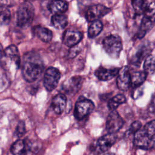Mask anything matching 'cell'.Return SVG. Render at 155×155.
Here are the masks:
<instances>
[{
  "label": "cell",
  "instance_id": "22",
  "mask_svg": "<svg viewBox=\"0 0 155 155\" xmlns=\"http://www.w3.org/2000/svg\"><path fill=\"white\" fill-rule=\"evenodd\" d=\"M51 24L57 29L64 28L68 23L67 17L62 14L53 15L51 19Z\"/></svg>",
  "mask_w": 155,
  "mask_h": 155
},
{
  "label": "cell",
  "instance_id": "24",
  "mask_svg": "<svg viewBox=\"0 0 155 155\" xmlns=\"http://www.w3.org/2000/svg\"><path fill=\"white\" fill-rule=\"evenodd\" d=\"M144 71L147 74H152L155 73V56L150 55L147 57L143 64Z\"/></svg>",
  "mask_w": 155,
  "mask_h": 155
},
{
  "label": "cell",
  "instance_id": "5",
  "mask_svg": "<svg viewBox=\"0 0 155 155\" xmlns=\"http://www.w3.org/2000/svg\"><path fill=\"white\" fill-rule=\"evenodd\" d=\"M106 53L113 58H117L122 48L120 38L117 35H110L106 37L102 42Z\"/></svg>",
  "mask_w": 155,
  "mask_h": 155
},
{
  "label": "cell",
  "instance_id": "4",
  "mask_svg": "<svg viewBox=\"0 0 155 155\" xmlns=\"http://www.w3.org/2000/svg\"><path fill=\"white\" fill-rule=\"evenodd\" d=\"M35 15V10L32 4L27 1L19 6L16 13V21L18 26L25 27L32 22Z\"/></svg>",
  "mask_w": 155,
  "mask_h": 155
},
{
  "label": "cell",
  "instance_id": "33",
  "mask_svg": "<svg viewBox=\"0 0 155 155\" xmlns=\"http://www.w3.org/2000/svg\"><path fill=\"white\" fill-rule=\"evenodd\" d=\"M13 0H0V4H1V6H9V5H13Z\"/></svg>",
  "mask_w": 155,
  "mask_h": 155
},
{
  "label": "cell",
  "instance_id": "30",
  "mask_svg": "<svg viewBox=\"0 0 155 155\" xmlns=\"http://www.w3.org/2000/svg\"><path fill=\"white\" fill-rule=\"evenodd\" d=\"M141 127H142V123L139 120H136L131 124L128 130H127V133H128V134H134L139 130L140 129Z\"/></svg>",
  "mask_w": 155,
  "mask_h": 155
},
{
  "label": "cell",
  "instance_id": "1",
  "mask_svg": "<svg viewBox=\"0 0 155 155\" xmlns=\"http://www.w3.org/2000/svg\"><path fill=\"white\" fill-rule=\"evenodd\" d=\"M44 64L42 60L36 52L29 51L23 56L22 74L28 82H33L42 73Z\"/></svg>",
  "mask_w": 155,
  "mask_h": 155
},
{
  "label": "cell",
  "instance_id": "2",
  "mask_svg": "<svg viewBox=\"0 0 155 155\" xmlns=\"http://www.w3.org/2000/svg\"><path fill=\"white\" fill-rule=\"evenodd\" d=\"M155 133V120L147 123L142 128L139 130L134 136L133 143L138 148L148 150L153 135Z\"/></svg>",
  "mask_w": 155,
  "mask_h": 155
},
{
  "label": "cell",
  "instance_id": "19",
  "mask_svg": "<svg viewBox=\"0 0 155 155\" xmlns=\"http://www.w3.org/2000/svg\"><path fill=\"white\" fill-rule=\"evenodd\" d=\"M29 150L27 143L24 140H17L10 148V151L13 155H27Z\"/></svg>",
  "mask_w": 155,
  "mask_h": 155
},
{
  "label": "cell",
  "instance_id": "36",
  "mask_svg": "<svg viewBox=\"0 0 155 155\" xmlns=\"http://www.w3.org/2000/svg\"><path fill=\"white\" fill-rule=\"evenodd\" d=\"M104 155H116V154L114 153H107V154H105Z\"/></svg>",
  "mask_w": 155,
  "mask_h": 155
},
{
  "label": "cell",
  "instance_id": "12",
  "mask_svg": "<svg viewBox=\"0 0 155 155\" xmlns=\"http://www.w3.org/2000/svg\"><path fill=\"white\" fill-rule=\"evenodd\" d=\"M116 79L117 87L123 91H126L131 85V74L128 67H124L119 69Z\"/></svg>",
  "mask_w": 155,
  "mask_h": 155
},
{
  "label": "cell",
  "instance_id": "10",
  "mask_svg": "<svg viewBox=\"0 0 155 155\" xmlns=\"http://www.w3.org/2000/svg\"><path fill=\"white\" fill-rule=\"evenodd\" d=\"M110 12V9L101 4L90 6L86 12L85 18L88 22L97 21Z\"/></svg>",
  "mask_w": 155,
  "mask_h": 155
},
{
  "label": "cell",
  "instance_id": "31",
  "mask_svg": "<svg viewBox=\"0 0 155 155\" xmlns=\"http://www.w3.org/2000/svg\"><path fill=\"white\" fill-rule=\"evenodd\" d=\"M81 47L78 44L71 47L68 53V57L70 58H73L78 54V53L81 51Z\"/></svg>",
  "mask_w": 155,
  "mask_h": 155
},
{
  "label": "cell",
  "instance_id": "34",
  "mask_svg": "<svg viewBox=\"0 0 155 155\" xmlns=\"http://www.w3.org/2000/svg\"><path fill=\"white\" fill-rule=\"evenodd\" d=\"M150 149L155 150V133L153 135L150 144Z\"/></svg>",
  "mask_w": 155,
  "mask_h": 155
},
{
  "label": "cell",
  "instance_id": "14",
  "mask_svg": "<svg viewBox=\"0 0 155 155\" xmlns=\"http://www.w3.org/2000/svg\"><path fill=\"white\" fill-rule=\"evenodd\" d=\"M119 69L118 68H107L100 67L95 71L96 76L101 81H108L113 79L119 73Z\"/></svg>",
  "mask_w": 155,
  "mask_h": 155
},
{
  "label": "cell",
  "instance_id": "29",
  "mask_svg": "<svg viewBox=\"0 0 155 155\" xmlns=\"http://www.w3.org/2000/svg\"><path fill=\"white\" fill-rule=\"evenodd\" d=\"M143 13L146 17H153L155 14V2H151L147 5Z\"/></svg>",
  "mask_w": 155,
  "mask_h": 155
},
{
  "label": "cell",
  "instance_id": "32",
  "mask_svg": "<svg viewBox=\"0 0 155 155\" xmlns=\"http://www.w3.org/2000/svg\"><path fill=\"white\" fill-rule=\"evenodd\" d=\"M148 111L153 114H155V93L153 94L148 105Z\"/></svg>",
  "mask_w": 155,
  "mask_h": 155
},
{
  "label": "cell",
  "instance_id": "3",
  "mask_svg": "<svg viewBox=\"0 0 155 155\" xmlns=\"http://www.w3.org/2000/svg\"><path fill=\"white\" fill-rule=\"evenodd\" d=\"M0 61L2 67L5 70H10L12 67L15 70H18L20 66V56L18 48L14 45L7 47L4 50Z\"/></svg>",
  "mask_w": 155,
  "mask_h": 155
},
{
  "label": "cell",
  "instance_id": "26",
  "mask_svg": "<svg viewBox=\"0 0 155 155\" xmlns=\"http://www.w3.org/2000/svg\"><path fill=\"white\" fill-rule=\"evenodd\" d=\"M11 19V13L10 10L5 6L0 7V25H7Z\"/></svg>",
  "mask_w": 155,
  "mask_h": 155
},
{
  "label": "cell",
  "instance_id": "15",
  "mask_svg": "<svg viewBox=\"0 0 155 155\" xmlns=\"http://www.w3.org/2000/svg\"><path fill=\"white\" fill-rule=\"evenodd\" d=\"M67 104V98L64 94H58L52 100L51 107L54 112L57 114H61L64 111Z\"/></svg>",
  "mask_w": 155,
  "mask_h": 155
},
{
  "label": "cell",
  "instance_id": "35",
  "mask_svg": "<svg viewBox=\"0 0 155 155\" xmlns=\"http://www.w3.org/2000/svg\"><path fill=\"white\" fill-rule=\"evenodd\" d=\"M3 53H4V50H3V47H2V45H1V44L0 43V60H1V58L2 57Z\"/></svg>",
  "mask_w": 155,
  "mask_h": 155
},
{
  "label": "cell",
  "instance_id": "18",
  "mask_svg": "<svg viewBox=\"0 0 155 155\" xmlns=\"http://www.w3.org/2000/svg\"><path fill=\"white\" fill-rule=\"evenodd\" d=\"M33 31L34 35L44 42H48L52 39V31L47 28L40 25H37L33 28Z\"/></svg>",
  "mask_w": 155,
  "mask_h": 155
},
{
  "label": "cell",
  "instance_id": "23",
  "mask_svg": "<svg viewBox=\"0 0 155 155\" xmlns=\"http://www.w3.org/2000/svg\"><path fill=\"white\" fill-rule=\"evenodd\" d=\"M103 28L102 23L97 20L92 22L88 30V36L90 38L96 37L101 32Z\"/></svg>",
  "mask_w": 155,
  "mask_h": 155
},
{
  "label": "cell",
  "instance_id": "25",
  "mask_svg": "<svg viewBox=\"0 0 155 155\" xmlns=\"http://www.w3.org/2000/svg\"><path fill=\"white\" fill-rule=\"evenodd\" d=\"M126 102V98L123 94H119L112 97L108 102V107L111 110H114L120 105Z\"/></svg>",
  "mask_w": 155,
  "mask_h": 155
},
{
  "label": "cell",
  "instance_id": "17",
  "mask_svg": "<svg viewBox=\"0 0 155 155\" xmlns=\"http://www.w3.org/2000/svg\"><path fill=\"white\" fill-rule=\"evenodd\" d=\"M48 10L53 15L62 14L68 9V4L63 0H54L48 5Z\"/></svg>",
  "mask_w": 155,
  "mask_h": 155
},
{
  "label": "cell",
  "instance_id": "20",
  "mask_svg": "<svg viewBox=\"0 0 155 155\" xmlns=\"http://www.w3.org/2000/svg\"><path fill=\"white\" fill-rule=\"evenodd\" d=\"M151 49L147 45H142L136 52L132 59V64L136 66H139L144 58L150 53Z\"/></svg>",
  "mask_w": 155,
  "mask_h": 155
},
{
  "label": "cell",
  "instance_id": "11",
  "mask_svg": "<svg viewBox=\"0 0 155 155\" xmlns=\"http://www.w3.org/2000/svg\"><path fill=\"white\" fill-rule=\"evenodd\" d=\"M82 82L83 78L81 76H73L62 84V88L66 94L73 95L81 89Z\"/></svg>",
  "mask_w": 155,
  "mask_h": 155
},
{
  "label": "cell",
  "instance_id": "28",
  "mask_svg": "<svg viewBox=\"0 0 155 155\" xmlns=\"http://www.w3.org/2000/svg\"><path fill=\"white\" fill-rule=\"evenodd\" d=\"M25 133V125L23 121H19L16 127L15 131V135L18 137H20L22 136Z\"/></svg>",
  "mask_w": 155,
  "mask_h": 155
},
{
  "label": "cell",
  "instance_id": "7",
  "mask_svg": "<svg viewBox=\"0 0 155 155\" xmlns=\"http://www.w3.org/2000/svg\"><path fill=\"white\" fill-rule=\"evenodd\" d=\"M116 136L114 134L108 133L99 138L90 147L91 151L96 155L107 151L116 142Z\"/></svg>",
  "mask_w": 155,
  "mask_h": 155
},
{
  "label": "cell",
  "instance_id": "16",
  "mask_svg": "<svg viewBox=\"0 0 155 155\" xmlns=\"http://www.w3.org/2000/svg\"><path fill=\"white\" fill-rule=\"evenodd\" d=\"M155 24V18L153 17L144 16L142 20L139 30L137 32V36L138 38L141 39L153 27Z\"/></svg>",
  "mask_w": 155,
  "mask_h": 155
},
{
  "label": "cell",
  "instance_id": "21",
  "mask_svg": "<svg viewBox=\"0 0 155 155\" xmlns=\"http://www.w3.org/2000/svg\"><path fill=\"white\" fill-rule=\"evenodd\" d=\"M147 74L145 71H134L131 74V85L134 87H140L145 81Z\"/></svg>",
  "mask_w": 155,
  "mask_h": 155
},
{
  "label": "cell",
  "instance_id": "9",
  "mask_svg": "<svg viewBox=\"0 0 155 155\" xmlns=\"http://www.w3.org/2000/svg\"><path fill=\"white\" fill-rule=\"evenodd\" d=\"M124 124V121L118 112L112 110L107 117L106 128L109 133L114 134L122 127Z\"/></svg>",
  "mask_w": 155,
  "mask_h": 155
},
{
  "label": "cell",
  "instance_id": "13",
  "mask_svg": "<svg viewBox=\"0 0 155 155\" xmlns=\"http://www.w3.org/2000/svg\"><path fill=\"white\" fill-rule=\"evenodd\" d=\"M82 38V34L78 30L74 29L67 30L62 38L64 44L68 47H72L78 44Z\"/></svg>",
  "mask_w": 155,
  "mask_h": 155
},
{
  "label": "cell",
  "instance_id": "6",
  "mask_svg": "<svg viewBox=\"0 0 155 155\" xmlns=\"http://www.w3.org/2000/svg\"><path fill=\"white\" fill-rule=\"evenodd\" d=\"M93 102L83 96H81L77 100L74 110V116L78 120H82L87 117L94 110Z\"/></svg>",
  "mask_w": 155,
  "mask_h": 155
},
{
  "label": "cell",
  "instance_id": "8",
  "mask_svg": "<svg viewBox=\"0 0 155 155\" xmlns=\"http://www.w3.org/2000/svg\"><path fill=\"white\" fill-rule=\"evenodd\" d=\"M61 78V73L58 69L54 67H49L45 71L43 83L45 88L48 91L53 90L58 85Z\"/></svg>",
  "mask_w": 155,
  "mask_h": 155
},
{
  "label": "cell",
  "instance_id": "27",
  "mask_svg": "<svg viewBox=\"0 0 155 155\" xmlns=\"http://www.w3.org/2000/svg\"><path fill=\"white\" fill-rule=\"evenodd\" d=\"M133 7L135 12L139 15L143 13L146 7V4L144 0H131Z\"/></svg>",
  "mask_w": 155,
  "mask_h": 155
}]
</instances>
